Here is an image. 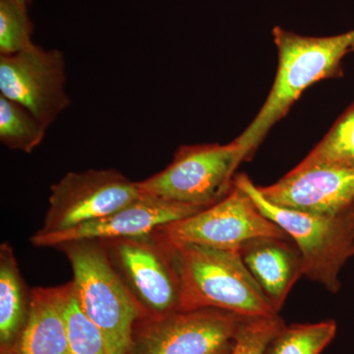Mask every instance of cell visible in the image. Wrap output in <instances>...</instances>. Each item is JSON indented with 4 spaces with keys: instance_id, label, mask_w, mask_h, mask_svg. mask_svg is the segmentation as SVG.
I'll list each match as a JSON object with an SVG mask.
<instances>
[{
    "instance_id": "obj_13",
    "label": "cell",
    "mask_w": 354,
    "mask_h": 354,
    "mask_svg": "<svg viewBox=\"0 0 354 354\" xmlns=\"http://www.w3.org/2000/svg\"><path fill=\"white\" fill-rule=\"evenodd\" d=\"M291 239L259 237L242 244L239 252L247 269L277 312L304 276V261Z\"/></svg>"
},
{
    "instance_id": "obj_16",
    "label": "cell",
    "mask_w": 354,
    "mask_h": 354,
    "mask_svg": "<svg viewBox=\"0 0 354 354\" xmlns=\"http://www.w3.org/2000/svg\"><path fill=\"white\" fill-rule=\"evenodd\" d=\"M46 128L29 109L0 95V141L9 150L32 153L43 142Z\"/></svg>"
},
{
    "instance_id": "obj_23",
    "label": "cell",
    "mask_w": 354,
    "mask_h": 354,
    "mask_svg": "<svg viewBox=\"0 0 354 354\" xmlns=\"http://www.w3.org/2000/svg\"><path fill=\"white\" fill-rule=\"evenodd\" d=\"M1 354H16L15 353H1Z\"/></svg>"
},
{
    "instance_id": "obj_5",
    "label": "cell",
    "mask_w": 354,
    "mask_h": 354,
    "mask_svg": "<svg viewBox=\"0 0 354 354\" xmlns=\"http://www.w3.org/2000/svg\"><path fill=\"white\" fill-rule=\"evenodd\" d=\"M243 160L235 140L227 145L181 146L164 171L138 181V186L147 194L206 209L232 190L234 172Z\"/></svg>"
},
{
    "instance_id": "obj_4",
    "label": "cell",
    "mask_w": 354,
    "mask_h": 354,
    "mask_svg": "<svg viewBox=\"0 0 354 354\" xmlns=\"http://www.w3.org/2000/svg\"><path fill=\"white\" fill-rule=\"evenodd\" d=\"M234 183L295 242L304 261V277L339 292L342 268L354 257V205L333 215L305 213L268 201L246 174H237Z\"/></svg>"
},
{
    "instance_id": "obj_11",
    "label": "cell",
    "mask_w": 354,
    "mask_h": 354,
    "mask_svg": "<svg viewBox=\"0 0 354 354\" xmlns=\"http://www.w3.org/2000/svg\"><path fill=\"white\" fill-rule=\"evenodd\" d=\"M201 209L142 192L136 200L111 215L57 234H35L31 237V242L36 247L57 248L62 244L74 241H111L144 236Z\"/></svg>"
},
{
    "instance_id": "obj_7",
    "label": "cell",
    "mask_w": 354,
    "mask_h": 354,
    "mask_svg": "<svg viewBox=\"0 0 354 354\" xmlns=\"http://www.w3.org/2000/svg\"><path fill=\"white\" fill-rule=\"evenodd\" d=\"M247 319L215 308L143 319L135 329L132 354H232Z\"/></svg>"
},
{
    "instance_id": "obj_2",
    "label": "cell",
    "mask_w": 354,
    "mask_h": 354,
    "mask_svg": "<svg viewBox=\"0 0 354 354\" xmlns=\"http://www.w3.org/2000/svg\"><path fill=\"white\" fill-rule=\"evenodd\" d=\"M169 243L180 279V310L215 308L247 318L279 315L239 249Z\"/></svg>"
},
{
    "instance_id": "obj_14",
    "label": "cell",
    "mask_w": 354,
    "mask_h": 354,
    "mask_svg": "<svg viewBox=\"0 0 354 354\" xmlns=\"http://www.w3.org/2000/svg\"><path fill=\"white\" fill-rule=\"evenodd\" d=\"M70 286L37 288L30 292L29 312L16 354H69L64 305Z\"/></svg>"
},
{
    "instance_id": "obj_1",
    "label": "cell",
    "mask_w": 354,
    "mask_h": 354,
    "mask_svg": "<svg viewBox=\"0 0 354 354\" xmlns=\"http://www.w3.org/2000/svg\"><path fill=\"white\" fill-rule=\"evenodd\" d=\"M272 34L279 53L276 79L259 113L235 139L245 160L307 88L323 79L344 75L342 58L354 48V30L316 38L274 27Z\"/></svg>"
},
{
    "instance_id": "obj_8",
    "label": "cell",
    "mask_w": 354,
    "mask_h": 354,
    "mask_svg": "<svg viewBox=\"0 0 354 354\" xmlns=\"http://www.w3.org/2000/svg\"><path fill=\"white\" fill-rule=\"evenodd\" d=\"M158 232L171 243L221 249H241L242 244L259 237L290 239L260 211L252 198L234 183L221 201L169 223Z\"/></svg>"
},
{
    "instance_id": "obj_10",
    "label": "cell",
    "mask_w": 354,
    "mask_h": 354,
    "mask_svg": "<svg viewBox=\"0 0 354 354\" xmlns=\"http://www.w3.org/2000/svg\"><path fill=\"white\" fill-rule=\"evenodd\" d=\"M66 64L59 50L34 44L11 55H0V93L22 104L46 127L68 108Z\"/></svg>"
},
{
    "instance_id": "obj_19",
    "label": "cell",
    "mask_w": 354,
    "mask_h": 354,
    "mask_svg": "<svg viewBox=\"0 0 354 354\" xmlns=\"http://www.w3.org/2000/svg\"><path fill=\"white\" fill-rule=\"evenodd\" d=\"M70 283L71 286L64 305L69 354H109L101 332L79 306L72 281Z\"/></svg>"
},
{
    "instance_id": "obj_6",
    "label": "cell",
    "mask_w": 354,
    "mask_h": 354,
    "mask_svg": "<svg viewBox=\"0 0 354 354\" xmlns=\"http://www.w3.org/2000/svg\"><path fill=\"white\" fill-rule=\"evenodd\" d=\"M109 258L147 318L180 310V279L171 245L160 232L102 241Z\"/></svg>"
},
{
    "instance_id": "obj_9",
    "label": "cell",
    "mask_w": 354,
    "mask_h": 354,
    "mask_svg": "<svg viewBox=\"0 0 354 354\" xmlns=\"http://www.w3.org/2000/svg\"><path fill=\"white\" fill-rule=\"evenodd\" d=\"M141 194L138 183L115 169L68 172L51 186L50 206L36 234H57L104 218Z\"/></svg>"
},
{
    "instance_id": "obj_21",
    "label": "cell",
    "mask_w": 354,
    "mask_h": 354,
    "mask_svg": "<svg viewBox=\"0 0 354 354\" xmlns=\"http://www.w3.org/2000/svg\"><path fill=\"white\" fill-rule=\"evenodd\" d=\"M283 325L279 315L247 319L232 354H265L268 344Z\"/></svg>"
},
{
    "instance_id": "obj_12",
    "label": "cell",
    "mask_w": 354,
    "mask_h": 354,
    "mask_svg": "<svg viewBox=\"0 0 354 354\" xmlns=\"http://www.w3.org/2000/svg\"><path fill=\"white\" fill-rule=\"evenodd\" d=\"M258 188L278 206L333 215L354 205V167H295L277 183Z\"/></svg>"
},
{
    "instance_id": "obj_18",
    "label": "cell",
    "mask_w": 354,
    "mask_h": 354,
    "mask_svg": "<svg viewBox=\"0 0 354 354\" xmlns=\"http://www.w3.org/2000/svg\"><path fill=\"white\" fill-rule=\"evenodd\" d=\"M337 334L333 320L285 325L266 348L265 354H321Z\"/></svg>"
},
{
    "instance_id": "obj_15",
    "label": "cell",
    "mask_w": 354,
    "mask_h": 354,
    "mask_svg": "<svg viewBox=\"0 0 354 354\" xmlns=\"http://www.w3.org/2000/svg\"><path fill=\"white\" fill-rule=\"evenodd\" d=\"M28 295L12 247L0 246V351L15 353L29 312Z\"/></svg>"
},
{
    "instance_id": "obj_20",
    "label": "cell",
    "mask_w": 354,
    "mask_h": 354,
    "mask_svg": "<svg viewBox=\"0 0 354 354\" xmlns=\"http://www.w3.org/2000/svg\"><path fill=\"white\" fill-rule=\"evenodd\" d=\"M28 6L18 0H0V55H11L34 46Z\"/></svg>"
},
{
    "instance_id": "obj_22",
    "label": "cell",
    "mask_w": 354,
    "mask_h": 354,
    "mask_svg": "<svg viewBox=\"0 0 354 354\" xmlns=\"http://www.w3.org/2000/svg\"><path fill=\"white\" fill-rule=\"evenodd\" d=\"M18 1L21 2V3L25 4V6H29L31 0H18Z\"/></svg>"
},
{
    "instance_id": "obj_3",
    "label": "cell",
    "mask_w": 354,
    "mask_h": 354,
    "mask_svg": "<svg viewBox=\"0 0 354 354\" xmlns=\"http://www.w3.org/2000/svg\"><path fill=\"white\" fill-rule=\"evenodd\" d=\"M57 248L71 264L77 302L101 332L109 354H132L135 329L147 316L116 272L104 242L74 241Z\"/></svg>"
},
{
    "instance_id": "obj_17",
    "label": "cell",
    "mask_w": 354,
    "mask_h": 354,
    "mask_svg": "<svg viewBox=\"0 0 354 354\" xmlns=\"http://www.w3.org/2000/svg\"><path fill=\"white\" fill-rule=\"evenodd\" d=\"M354 167V102L297 167Z\"/></svg>"
}]
</instances>
